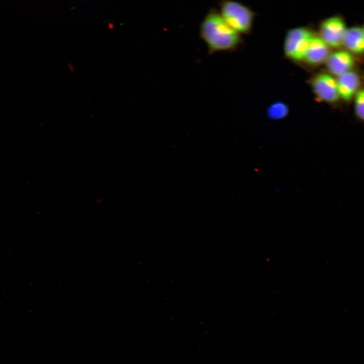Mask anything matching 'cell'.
I'll use <instances>...</instances> for the list:
<instances>
[{
    "instance_id": "1",
    "label": "cell",
    "mask_w": 364,
    "mask_h": 364,
    "mask_svg": "<svg viewBox=\"0 0 364 364\" xmlns=\"http://www.w3.org/2000/svg\"><path fill=\"white\" fill-rule=\"evenodd\" d=\"M199 34L210 55L234 51L242 43L241 34L232 29L219 12L213 8L207 12L201 22Z\"/></svg>"
},
{
    "instance_id": "2",
    "label": "cell",
    "mask_w": 364,
    "mask_h": 364,
    "mask_svg": "<svg viewBox=\"0 0 364 364\" xmlns=\"http://www.w3.org/2000/svg\"><path fill=\"white\" fill-rule=\"evenodd\" d=\"M219 13L224 21L239 34L249 33L253 27L255 13L237 1L224 0L219 4Z\"/></svg>"
},
{
    "instance_id": "3",
    "label": "cell",
    "mask_w": 364,
    "mask_h": 364,
    "mask_svg": "<svg viewBox=\"0 0 364 364\" xmlns=\"http://www.w3.org/2000/svg\"><path fill=\"white\" fill-rule=\"evenodd\" d=\"M315 34L308 28L301 26L290 29L284 42V53L289 60L302 62L310 41Z\"/></svg>"
},
{
    "instance_id": "4",
    "label": "cell",
    "mask_w": 364,
    "mask_h": 364,
    "mask_svg": "<svg viewBox=\"0 0 364 364\" xmlns=\"http://www.w3.org/2000/svg\"><path fill=\"white\" fill-rule=\"evenodd\" d=\"M315 97L320 101L328 104H336L339 99L336 79L331 74L320 72L315 74L308 81Z\"/></svg>"
},
{
    "instance_id": "5",
    "label": "cell",
    "mask_w": 364,
    "mask_h": 364,
    "mask_svg": "<svg viewBox=\"0 0 364 364\" xmlns=\"http://www.w3.org/2000/svg\"><path fill=\"white\" fill-rule=\"evenodd\" d=\"M346 30L345 24L340 17L332 16L322 22L318 36L329 48H339L343 45Z\"/></svg>"
},
{
    "instance_id": "6",
    "label": "cell",
    "mask_w": 364,
    "mask_h": 364,
    "mask_svg": "<svg viewBox=\"0 0 364 364\" xmlns=\"http://www.w3.org/2000/svg\"><path fill=\"white\" fill-rule=\"evenodd\" d=\"M330 54L328 46L318 35L314 34L302 62L309 67H315L325 63Z\"/></svg>"
},
{
    "instance_id": "7",
    "label": "cell",
    "mask_w": 364,
    "mask_h": 364,
    "mask_svg": "<svg viewBox=\"0 0 364 364\" xmlns=\"http://www.w3.org/2000/svg\"><path fill=\"white\" fill-rule=\"evenodd\" d=\"M325 64L330 73L339 76L350 71L354 66V59L349 52L338 51L330 53Z\"/></svg>"
},
{
    "instance_id": "8",
    "label": "cell",
    "mask_w": 364,
    "mask_h": 364,
    "mask_svg": "<svg viewBox=\"0 0 364 364\" xmlns=\"http://www.w3.org/2000/svg\"><path fill=\"white\" fill-rule=\"evenodd\" d=\"M336 81L340 98L345 101H350L359 90L360 79L353 71H349L338 76Z\"/></svg>"
},
{
    "instance_id": "9",
    "label": "cell",
    "mask_w": 364,
    "mask_h": 364,
    "mask_svg": "<svg viewBox=\"0 0 364 364\" xmlns=\"http://www.w3.org/2000/svg\"><path fill=\"white\" fill-rule=\"evenodd\" d=\"M343 44L351 52L364 53V32L362 28L355 27L346 30Z\"/></svg>"
},
{
    "instance_id": "10",
    "label": "cell",
    "mask_w": 364,
    "mask_h": 364,
    "mask_svg": "<svg viewBox=\"0 0 364 364\" xmlns=\"http://www.w3.org/2000/svg\"><path fill=\"white\" fill-rule=\"evenodd\" d=\"M288 110V107L285 103L278 101L274 103L268 107L267 113L269 117L271 118L280 119L286 116Z\"/></svg>"
},
{
    "instance_id": "11",
    "label": "cell",
    "mask_w": 364,
    "mask_h": 364,
    "mask_svg": "<svg viewBox=\"0 0 364 364\" xmlns=\"http://www.w3.org/2000/svg\"><path fill=\"white\" fill-rule=\"evenodd\" d=\"M354 112L356 117L364 122V88L359 89L355 96Z\"/></svg>"
},
{
    "instance_id": "12",
    "label": "cell",
    "mask_w": 364,
    "mask_h": 364,
    "mask_svg": "<svg viewBox=\"0 0 364 364\" xmlns=\"http://www.w3.org/2000/svg\"><path fill=\"white\" fill-rule=\"evenodd\" d=\"M362 29H363V32H364V27H363V28H362Z\"/></svg>"
}]
</instances>
